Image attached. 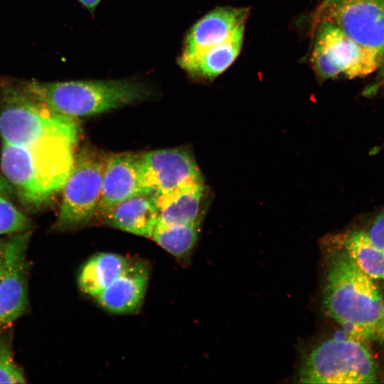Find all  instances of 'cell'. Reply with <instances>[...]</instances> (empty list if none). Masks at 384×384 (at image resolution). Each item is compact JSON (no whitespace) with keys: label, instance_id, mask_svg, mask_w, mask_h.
Wrapping results in <instances>:
<instances>
[{"label":"cell","instance_id":"1","mask_svg":"<svg viewBox=\"0 0 384 384\" xmlns=\"http://www.w3.org/2000/svg\"><path fill=\"white\" fill-rule=\"evenodd\" d=\"M329 253L325 309L351 338L362 342L376 338L384 310L382 293L342 247Z\"/></svg>","mask_w":384,"mask_h":384},{"label":"cell","instance_id":"2","mask_svg":"<svg viewBox=\"0 0 384 384\" xmlns=\"http://www.w3.org/2000/svg\"><path fill=\"white\" fill-rule=\"evenodd\" d=\"M74 146L60 138L26 145L3 142L1 169L25 201L40 205L62 189L73 164Z\"/></svg>","mask_w":384,"mask_h":384},{"label":"cell","instance_id":"3","mask_svg":"<svg viewBox=\"0 0 384 384\" xmlns=\"http://www.w3.org/2000/svg\"><path fill=\"white\" fill-rule=\"evenodd\" d=\"M53 111L68 117L92 116L147 99L151 89L130 80L29 82L23 89Z\"/></svg>","mask_w":384,"mask_h":384},{"label":"cell","instance_id":"4","mask_svg":"<svg viewBox=\"0 0 384 384\" xmlns=\"http://www.w3.org/2000/svg\"><path fill=\"white\" fill-rule=\"evenodd\" d=\"M79 133L76 118L53 111L23 89L5 93L0 107L3 142L26 145L43 139L60 138L75 146Z\"/></svg>","mask_w":384,"mask_h":384},{"label":"cell","instance_id":"5","mask_svg":"<svg viewBox=\"0 0 384 384\" xmlns=\"http://www.w3.org/2000/svg\"><path fill=\"white\" fill-rule=\"evenodd\" d=\"M299 378L302 383H375L380 382V373L362 341L353 338H331L308 354Z\"/></svg>","mask_w":384,"mask_h":384},{"label":"cell","instance_id":"6","mask_svg":"<svg viewBox=\"0 0 384 384\" xmlns=\"http://www.w3.org/2000/svg\"><path fill=\"white\" fill-rule=\"evenodd\" d=\"M105 155L84 146L75 156L62 188L63 197L55 226L60 229L87 223L96 213L100 200Z\"/></svg>","mask_w":384,"mask_h":384},{"label":"cell","instance_id":"7","mask_svg":"<svg viewBox=\"0 0 384 384\" xmlns=\"http://www.w3.org/2000/svg\"><path fill=\"white\" fill-rule=\"evenodd\" d=\"M314 71L322 79L368 75L381 62L373 52L360 46L330 22L322 21L311 55Z\"/></svg>","mask_w":384,"mask_h":384},{"label":"cell","instance_id":"8","mask_svg":"<svg viewBox=\"0 0 384 384\" xmlns=\"http://www.w3.org/2000/svg\"><path fill=\"white\" fill-rule=\"evenodd\" d=\"M321 13L323 21L337 26L358 44L376 54L383 63L384 0H325Z\"/></svg>","mask_w":384,"mask_h":384},{"label":"cell","instance_id":"9","mask_svg":"<svg viewBox=\"0 0 384 384\" xmlns=\"http://www.w3.org/2000/svg\"><path fill=\"white\" fill-rule=\"evenodd\" d=\"M201 184H205L202 174L187 149L169 148L142 154V193L155 197Z\"/></svg>","mask_w":384,"mask_h":384},{"label":"cell","instance_id":"10","mask_svg":"<svg viewBox=\"0 0 384 384\" xmlns=\"http://www.w3.org/2000/svg\"><path fill=\"white\" fill-rule=\"evenodd\" d=\"M30 233L11 238L1 249L0 323L14 321L27 306L26 257Z\"/></svg>","mask_w":384,"mask_h":384},{"label":"cell","instance_id":"11","mask_svg":"<svg viewBox=\"0 0 384 384\" xmlns=\"http://www.w3.org/2000/svg\"><path fill=\"white\" fill-rule=\"evenodd\" d=\"M141 162L142 154L105 155L101 196L96 213L104 217L117 204L142 193Z\"/></svg>","mask_w":384,"mask_h":384},{"label":"cell","instance_id":"12","mask_svg":"<svg viewBox=\"0 0 384 384\" xmlns=\"http://www.w3.org/2000/svg\"><path fill=\"white\" fill-rule=\"evenodd\" d=\"M249 9L223 6L213 9L198 20L187 34L181 57L193 55L225 41L240 25L245 23Z\"/></svg>","mask_w":384,"mask_h":384},{"label":"cell","instance_id":"13","mask_svg":"<svg viewBox=\"0 0 384 384\" xmlns=\"http://www.w3.org/2000/svg\"><path fill=\"white\" fill-rule=\"evenodd\" d=\"M149 281V270L141 262L130 261L125 270L95 299L105 310L129 314L141 306Z\"/></svg>","mask_w":384,"mask_h":384},{"label":"cell","instance_id":"14","mask_svg":"<svg viewBox=\"0 0 384 384\" xmlns=\"http://www.w3.org/2000/svg\"><path fill=\"white\" fill-rule=\"evenodd\" d=\"M245 23L238 26L223 42L182 58L179 65L194 77L212 80L227 70L238 56L243 43Z\"/></svg>","mask_w":384,"mask_h":384},{"label":"cell","instance_id":"15","mask_svg":"<svg viewBox=\"0 0 384 384\" xmlns=\"http://www.w3.org/2000/svg\"><path fill=\"white\" fill-rule=\"evenodd\" d=\"M104 219L107 225L151 238L159 221V211L154 198L140 193L117 204Z\"/></svg>","mask_w":384,"mask_h":384},{"label":"cell","instance_id":"16","mask_svg":"<svg viewBox=\"0 0 384 384\" xmlns=\"http://www.w3.org/2000/svg\"><path fill=\"white\" fill-rule=\"evenodd\" d=\"M205 184L188 186L155 196L159 222L166 225L201 223L207 203Z\"/></svg>","mask_w":384,"mask_h":384},{"label":"cell","instance_id":"17","mask_svg":"<svg viewBox=\"0 0 384 384\" xmlns=\"http://www.w3.org/2000/svg\"><path fill=\"white\" fill-rule=\"evenodd\" d=\"M130 261L112 252L93 255L80 272L78 284L80 289L88 296L97 298L125 270Z\"/></svg>","mask_w":384,"mask_h":384},{"label":"cell","instance_id":"18","mask_svg":"<svg viewBox=\"0 0 384 384\" xmlns=\"http://www.w3.org/2000/svg\"><path fill=\"white\" fill-rule=\"evenodd\" d=\"M342 248L368 277L384 279V252L370 242L364 231L354 230L346 235Z\"/></svg>","mask_w":384,"mask_h":384},{"label":"cell","instance_id":"19","mask_svg":"<svg viewBox=\"0 0 384 384\" xmlns=\"http://www.w3.org/2000/svg\"><path fill=\"white\" fill-rule=\"evenodd\" d=\"M200 225H166L158 221L151 238L175 257L183 258L196 245Z\"/></svg>","mask_w":384,"mask_h":384},{"label":"cell","instance_id":"20","mask_svg":"<svg viewBox=\"0 0 384 384\" xmlns=\"http://www.w3.org/2000/svg\"><path fill=\"white\" fill-rule=\"evenodd\" d=\"M30 226L29 220L0 194V235L22 232Z\"/></svg>","mask_w":384,"mask_h":384},{"label":"cell","instance_id":"21","mask_svg":"<svg viewBox=\"0 0 384 384\" xmlns=\"http://www.w3.org/2000/svg\"><path fill=\"white\" fill-rule=\"evenodd\" d=\"M26 378L16 364L10 348L0 343V383H25Z\"/></svg>","mask_w":384,"mask_h":384},{"label":"cell","instance_id":"22","mask_svg":"<svg viewBox=\"0 0 384 384\" xmlns=\"http://www.w3.org/2000/svg\"><path fill=\"white\" fill-rule=\"evenodd\" d=\"M370 242L384 252V211L373 220L367 231H364Z\"/></svg>","mask_w":384,"mask_h":384},{"label":"cell","instance_id":"23","mask_svg":"<svg viewBox=\"0 0 384 384\" xmlns=\"http://www.w3.org/2000/svg\"><path fill=\"white\" fill-rule=\"evenodd\" d=\"M14 187L10 182L3 176H0V194L10 195L14 192Z\"/></svg>","mask_w":384,"mask_h":384},{"label":"cell","instance_id":"24","mask_svg":"<svg viewBox=\"0 0 384 384\" xmlns=\"http://www.w3.org/2000/svg\"><path fill=\"white\" fill-rule=\"evenodd\" d=\"M81 4L92 11L95 9L101 0H78Z\"/></svg>","mask_w":384,"mask_h":384},{"label":"cell","instance_id":"25","mask_svg":"<svg viewBox=\"0 0 384 384\" xmlns=\"http://www.w3.org/2000/svg\"><path fill=\"white\" fill-rule=\"evenodd\" d=\"M376 338H379L380 341L384 343V310L383 317L378 329Z\"/></svg>","mask_w":384,"mask_h":384},{"label":"cell","instance_id":"26","mask_svg":"<svg viewBox=\"0 0 384 384\" xmlns=\"http://www.w3.org/2000/svg\"><path fill=\"white\" fill-rule=\"evenodd\" d=\"M383 68V82H384V60L383 62V63L381 64L380 67V68Z\"/></svg>","mask_w":384,"mask_h":384},{"label":"cell","instance_id":"27","mask_svg":"<svg viewBox=\"0 0 384 384\" xmlns=\"http://www.w3.org/2000/svg\"><path fill=\"white\" fill-rule=\"evenodd\" d=\"M1 247L0 248V260H1Z\"/></svg>","mask_w":384,"mask_h":384},{"label":"cell","instance_id":"28","mask_svg":"<svg viewBox=\"0 0 384 384\" xmlns=\"http://www.w3.org/2000/svg\"><path fill=\"white\" fill-rule=\"evenodd\" d=\"M0 248H1V246H0Z\"/></svg>","mask_w":384,"mask_h":384}]
</instances>
